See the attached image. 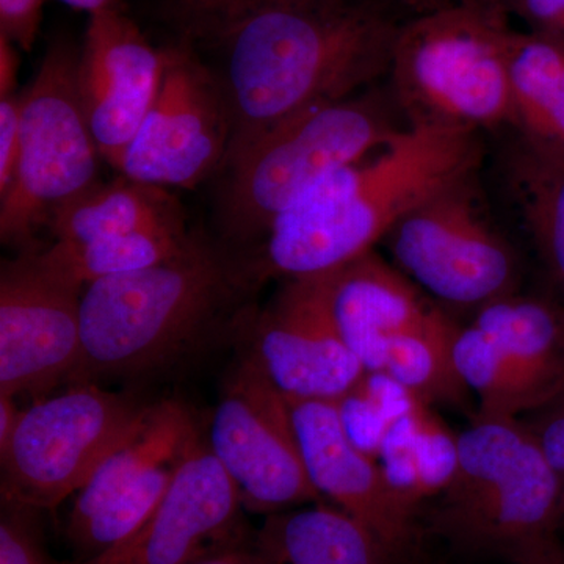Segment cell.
<instances>
[{
  "label": "cell",
  "instance_id": "obj_1",
  "mask_svg": "<svg viewBox=\"0 0 564 564\" xmlns=\"http://www.w3.org/2000/svg\"><path fill=\"white\" fill-rule=\"evenodd\" d=\"M391 0H261L202 36L220 46L229 169L274 129L389 76L403 22Z\"/></svg>",
  "mask_w": 564,
  "mask_h": 564
},
{
  "label": "cell",
  "instance_id": "obj_2",
  "mask_svg": "<svg viewBox=\"0 0 564 564\" xmlns=\"http://www.w3.org/2000/svg\"><path fill=\"white\" fill-rule=\"evenodd\" d=\"M485 133L406 126L386 147L322 181L247 256L256 285L317 276L383 242L434 192L481 169Z\"/></svg>",
  "mask_w": 564,
  "mask_h": 564
},
{
  "label": "cell",
  "instance_id": "obj_3",
  "mask_svg": "<svg viewBox=\"0 0 564 564\" xmlns=\"http://www.w3.org/2000/svg\"><path fill=\"white\" fill-rule=\"evenodd\" d=\"M258 288L242 258L193 240L169 259L82 291L80 362L73 380L161 372L243 321Z\"/></svg>",
  "mask_w": 564,
  "mask_h": 564
},
{
  "label": "cell",
  "instance_id": "obj_4",
  "mask_svg": "<svg viewBox=\"0 0 564 564\" xmlns=\"http://www.w3.org/2000/svg\"><path fill=\"white\" fill-rule=\"evenodd\" d=\"M433 500L426 530L467 555L511 562L562 530V481L511 415H473L456 434L454 474Z\"/></svg>",
  "mask_w": 564,
  "mask_h": 564
},
{
  "label": "cell",
  "instance_id": "obj_5",
  "mask_svg": "<svg viewBox=\"0 0 564 564\" xmlns=\"http://www.w3.org/2000/svg\"><path fill=\"white\" fill-rule=\"evenodd\" d=\"M392 93L366 90L323 104L259 140L226 169L221 220L237 242L261 240L281 215L345 166L381 150L402 129Z\"/></svg>",
  "mask_w": 564,
  "mask_h": 564
},
{
  "label": "cell",
  "instance_id": "obj_6",
  "mask_svg": "<svg viewBox=\"0 0 564 564\" xmlns=\"http://www.w3.org/2000/svg\"><path fill=\"white\" fill-rule=\"evenodd\" d=\"M510 24L455 3L411 17L393 44L392 96L413 128H513Z\"/></svg>",
  "mask_w": 564,
  "mask_h": 564
},
{
  "label": "cell",
  "instance_id": "obj_7",
  "mask_svg": "<svg viewBox=\"0 0 564 564\" xmlns=\"http://www.w3.org/2000/svg\"><path fill=\"white\" fill-rule=\"evenodd\" d=\"M481 169L456 177L397 221L393 265L440 306L473 310L521 291L518 250L494 220Z\"/></svg>",
  "mask_w": 564,
  "mask_h": 564
},
{
  "label": "cell",
  "instance_id": "obj_8",
  "mask_svg": "<svg viewBox=\"0 0 564 564\" xmlns=\"http://www.w3.org/2000/svg\"><path fill=\"white\" fill-rule=\"evenodd\" d=\"M79 52L55 43L21 93V152L0 198L3 243H28L52 214L99 184L98 144L79 91Z\"/></svg>",
  "mask_w": 564,
  "mask_h": 564
},
{
  "label": "cell",
  "instance_id": "obj_9",
  "mask_svg": "<svg viewBox=\"0 0 564 564\" xmlns=\"http://www.w3.org/2000/svg\"><path fill=\"white\" fill-rule=\"evenodd\" d=\"M148 408L131 393L82 383L21 411L9 447L0 452L3 502L58 507L84 488Z\"/></svg>",
  "mask_w": 564,
  "mask_h": 564
},
{
  "label": "cell",
  "instance_id": "obj_10",
  "mask_svg": "<svg viewBox=\"0 0 564 564\" xmlns=\"http://www.w3.org/2000/svg\"><path fill=\"white\" fill-rule=\"evenodd\" d=\"M206 444L256 513L321 500L304 469L288 399L247 356L223 386Z\"/></svg>",
  "mask_w": 564,
  "mask_h": 564
},
{
  "label": "cell",
  "instance_id": "obj_11",
  "mask_svg": "<svg viewBox=\"0 0 564 564\" xmlns=\"http://www.w3.org/2000/svg\"><path fill=\"white\" fill-rule=\"evenodd\" d=\"M231 111L220 77L185 47L165 50L158 96L120 169L155 187L193 188L223 169Z\"/></svg>",
  "mask_w": 564,
  "mask_h": 564
},
{
  "label": "cell",
  "instance_id": "obj_12",
  "mask_svg": "<svg viewBox=\"0 0 564 564\" xmlns=\"http://www.w3.org/2000/svg\"><path fill=\"white\" fill-rule=\"evenodd\" d=\"M243 356L285 399L337 402L367 373L334 325L321 274L285 280L248 317Z\"/></svg>",
  "mask_w": 564,
  "mask_h": 564
},
{
  "label": "cell",
  "instance_id": "obj_13",
  "mask_svg": "<svg viewBox=\"0 0 564 564\" xmlns=\"http://www.w3.org/2000/svg\"><path fill=\"white\" fill-rule=\"evenodd\" d=\"M242 496L198 440L174 464L161 502L124 543L79 564H193L242 549Z\"/></svg>",
  "mask_w": 564,
  "mask_h": 564
},
{
  "label": "cell",
  "instance_id": "obj_14",
  "mask_svg": "<svg viewBox=\"0 0 564 564\" xmlns=\"http://www.w3.org/2000/svg\"><path fill=\"white\" fill-rule=\"evenodd\" d=\"M82 291L41 270L31 252L0 272V395L47 391L80 362Z\"/></svg>",
  "mask_w": 564,
  "mask_h": 564
},
{
  "label": "cell",
  "instance_id": "obj_15",
  "mask_svg": "<svg viewBox=\"0 0 564 564\" xmlns=\"http://www.w3.org/2000/svg\"><path fill=\"white\" fill-rule=\"evenodd\" d=\"M304 469L321 497L358 519L397 560L414 551L421 508L393 488L381 463L348 436L337 402L288 399Z\"/></svg>",
  "mask_w": 564,
  "mask_h": 564
},
{
  "label": "cell",
  "instance_id": "obj_16",
  "mask_svg": "<svg viewBox=\"0 0 564 564\" xmlns=\"http://www.w3.org/2000/svg\"><path fill=\"white\" fill-rule=\"evenodd\" d=\"M165 51L120 10L90 14L79 54V91L102 161L120 172L161 87Z\"/></svg>",
  "mask_w": 564,
  "mask_h": 564
},
{
  "label": "cell",
  "instance_id": "obj_17",
  "mask_svg": "<svg viewBox=\"0 0 564 564\" xmlns=\"http://www.w3.org/2000/svg\"><path fill=\"white\" fill-rule=\"evenodd\" d=\"M321 278L337 332L369 373L377 370L388 337L417 325L440 306L375 250Z\"/></svg>",
  "mask_w": 564,
  "mask_h": 564
},
{
  "label": "cell",
  "instance_id": "obj_18",
  "mask_svg": "<svg viewBox=\"0 0 564 564\" xmlns=\"http://www.w3.org/2000/svg\"><path fill=\"white\" fill-rule=\"evenodd\" d=\"M497 187L564 300V151L507 129Z\"/></svg>",
  "mask_w": 564,
  "mask_h": 564
},
{
  "label": "cell",
  "instance_id": "obj_19",
  "mask_svg": "<svg viewBox=\"0 0 564 564\" xmlns=\"http://www.w3.org/2000/svg\"><path fill=\"white\" fill-rule=\"evenodd\" d=\"M254 564H397L358 519L317 503L269 514L248 547Z\"/></svg>",
  "mask_w": 564,
  "mask_h": 564
},
{
  "label": "cell",
  "instance_id": "obj_20",
  "mask_svg": "<svg viewBox=\"0 0 564 564\" xmlns=\"http://www.w3.org/2000/svg\"><path fill=\"white\" fill-rule=\"evenodd\" d=\"M198 437L195 419L184 404H150L135 429L102 459L77 492L66 532L84 524L99 508L151 470L176 463Z\"/></svg>",
  "mask_w": 564,
  "mask_h": 564
},
{
  "label": "cell",
  "instance_id": "obj_21",
  "mask_svg": "<svg viewBox=\"0 0 564 564\" xmlns=\"http://www.w3.org/2000/svg\"><path fill=\"white\" fill-rule=\"evenodd\" d=\"M470 323L507 352L543 403L562 388L564 300L518 291L475 311Z\"/></svg>",
  "mask_w": 564,
  "mask_h": 564
},
{
  "label": "cell",
  "instance_id": "obj_22",
  "mask_svg": "<svg viewBox=\"0 0 564 564\" xmlns=\"http://www.w3.org/2000/svg\"><path fill=\"white\" fill-rule=\"evenodd\" d=\"M456 328L458 323L437 306L417 325L384 340L372 373L391 378L426 406L444 404L464 410L470 391L455 367Z\"/></svg>",
  "mask_w": 564,
  "mask_h": 564
},
{
  "label": "cell",
  "instance_id": "obj_23",
  "mask_svg": "<svg viewBox=\"0 0 564 564\" xmlns=\"http://www.w3.org/2000/svg\"><path fill=\"white\" fill-rule=\"evenodd\" d=\"M192 242L182 221L88 242L55 240L46 250L31 254L52 278L84 291L93 282L140 272L176 258Z\"/></svg>",
  "mask_w": 564,
  "mask_h": 564
},
{
  "label": "cell",
  "instance_id": "obj_24",
  "mask_svg": "<svg viewBox=\"0 0 564 564\" xmlns=\"http://www.w3.org/2000/svg\"><path fill=\"white\" fill-rule=\"evenodd\" d=\"M513 131L564 151V43L510 29L507 40Z\"/></svg>",
  "mask_w": 564,
  "mask_h": 564
},
{
  "label": "cell",
  "instance_id": "obj_25",
  "mask_svg": "<svg viewBox=\"0 0 564 564\" xmlns=\"http://www.w3.org/2000/svg\"><path fill=\"white\" fill-rule=\"evenodd\" d=\"M172 223H182V215L166 188L121 176L55 210L47 226L55 240L88 242Z\"/></svg>",
  "mask_w": 564,
  "mask_h": 564
},
{
  "label": "cell",
  "instance_id": "obj_26",
  "mask_svg": "<svg viewBox=\"0 0 564 564\" xmlns=\"http://www.w3.org/2000/svg\"><path fill=\"white\" fill-rule=\"evenodd\" d=\"M454 359L463 383L477 395V414L521 417L543 403L507 352L474 323L456 328Z\"/></svg>",
  "mask_w": 564,
  "mask_h": 564
},
{
  "label": "cell",
  "instance_id": "obj_27",
  "mask_svg": "<svg viewBox=\"0 0 564 564\" xmlns=\"http://www.w3.org/2000/svg\"><path fill=\"white\" fill-rule=\"evenodd\" d=\"M174 464L151 470L131 488L115 496L84 524L68 532L70 543L88 554V558L124 543L161 502L172 481Z\"/></svg>",
  "mask_w": 564,
  "mask_h": 564
},
{
  "label": "cell",
  "instance_id": "obj_28",
  "mask_svg": "<svg viewBox=\"0 0 564 564\" xmlns=\"http://www.w3.org/2000/svg\"><path fill=\"white\" fill-rule=\"evenodd\" d=\"M522 423L533 434L541 451L554 467L562 481V511L560 521L564 529V384L540 406L522 414Z\"/></svg>",
  "mask_w": 564,
  "mask_h": 564
},
{
  "label": "cell",
  "instance_id": "obj_29",
  "mask_svg": "<svg viewBox=\"0 0 564 564\" xmlns=\"http://www.w3.org/2000/svg\"><path fill=\"white\" fill-rule=\"evenodd\" d=\"M7 505L0 522V564H54L32 524V508Z\"/></svg>",
  "mask_w": 564,
  "mask_h": 564
},
{
  "label": "cell",
  "instance_id": "obj_30",
  "mask_svg": "<svg viewBox=\"0 0 564 564\" xmlns=\"http://www.w3.org/2000/svg\"><path fill=\"white\" fill-rule=\"evenodd\" d=\"M21 152V95L0 99V196L9 191Z\"/></svg>",
  "mask_w": 564,
  "mask_h": 564
},
{
  "label": "cell",
  "instance_id": "obj_31",
  "mask_svg": "<svg viewBox=\"0 0 564 564\" xmlns=\"http://www.w3.org/2000/svg\"><path fill=\"white\" fill-rule=\"evenodd\" d=\"M44 0H0V35L31 51L39 35Z\"/></svg>",
  "mask_w": 564,
  "mask_h": 564
},
{
  "label": "cell",
  "instance_id": "obj_32",
  "mask_svg": "<svg viewBox=\"0 0 564 564\" xmlns=\"http://www.w3.org/2000/svg\"><path fill=\"white\" fill-rule=\"evenodd\" d=\"M508 17H518L530 31L564 43V0H508Z\"/></svg>",
  "mask_w": 564,
  "mask_h": 564
},
{
  "label": "cell",
  "instance_id": "obj_33",
  "mask_svg": "<svg viewBox=\"0 0 564 564\" xmlns=\"http://www.w3.org/2000/svg\"><path fill=\"white\" fill-rule=\"evenodd\" d=\"M174 6L191 21L193 31L198 35L209 32L220 22L236 17L248 7L261 0H173Z\"/></svg>",
  "mask_w": 564,
  "mask_h": 564
},
{
  "label": "cell",
  "instance_id": "obj_34",
  "mask_svg": "<svg viewBox=\"0 0 564 564\" xmlns=\"http://www.w3.org/2000/svg\"><path fill=\"white\" fill-rule=\"evenodd\" d=\"M513 564H564V543L558 534L538 541L524 551L516 554L511 562Z\"/></svg>",
  "mask_w": 564,
  "mask_h": 564
},
{
  "label": "cell",
  "instance_id": "obj_35",
  "mask_svg": "<svg viewBox=\"0 0 564 564\" xmlns=\"http://www.w3.org/2000/svg\"><path fill=\"white\" fill-rule=\"evenodd\" d=\"M18 68L20 58L17 46L7 36L0 35V98L13 95Z\"/></svg>",
  "mask_w": 564,
  "mask_h": 564
},
{
  "label": "cell",
  "instance_id": "obj_36",
  "mask_svg": "<svg viewBox=\"0 0 564 564\" xmlns=\"http://www.w3.org/2000/svg\"><path fill=\"white\" fill-rule=\"evenodd\" d=\"M21 411L14 406L11 397L0 395V452L9 447L18 421H20Z\"/></svg>",
  "mask_w": 564,
  "mask_h": 564
},
{
  "label": "cell",
  "instance_id": "obj_37",
  "mask_svg": "<svg viewBox=\"0 0 564 564\" xmlns=\"http://www.w3.org/2000/svg\"><path fill=\"white\" fill-rule=\"evenodd\" d=\"M399 9L410 11L411 17L433 13L455 6L456 0H391Z\"/></svg>",
  "mask_w": 564,
  "mask_h": 564
},
{
  "label": "cell",
  "instance_id": "obj_38",
  "mask_svg": "<svg viewBox=\"0 0 564 564\" xmlns=\"http://www.w3.org/2000/svg\"><path fill=\"white\" fill-rule=\"evenodd\" d=\"M508 0H456L459 6L466 7L481 14L497 18V20H510L507 13Z\"/></svg>",
  "mask_w": 564,
  "mask_h": 564
},
{
  "label": "cell",
  "instance_id": "obj_39",
  "mask_svg": "<svg viewBox=\"0 0 564 564\" xmlns=\"http://www.w3.org/2000/svg\"><path fill=\"white\" fill-rule=\"evenodd\" d=\"M62 2L73 7V9L87 11L88 14L121 9V0H62Z\"/></svg>",
  "mask_w": 564,
  "mask_h": 564
},
{
  "label": "cell",
  "instance_id": "obj_40",
  "mask_svg": "<svg viewBox=\"0 0 564 564\" xmlns=\"http://www.w3.org/2000/svg\"><path fill=\"white\" fill-rule=\"evenodd\" d=\"M193 564H254V560L247 549H236V551L223 552V554L209 556L202 562Z\"/></svg>",
  "mask_w": 564,
  "mask_h": 564
}]
</instances>
